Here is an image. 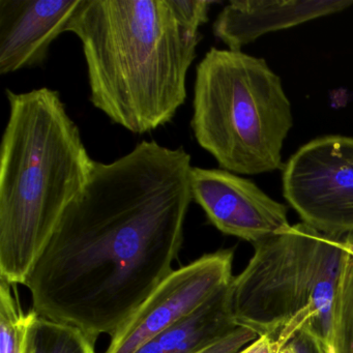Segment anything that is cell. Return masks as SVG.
<instances>
[{
	"label": "cell",
	"mask_w": 353,
	"mask_h": 353,
	"mask_svg": "<svg viewBox=\"0 0 353 353\" xmlns=\"http://www.w3.org/2000/svg\"><path fill=\"white\" fill-rule=\"evenodd\" d=\"M191 156L142 141L96 162L24 286L43 317L112 338L172 272L191 204Z\"/></svg>",
	"instance_id": "cell-1"
},
{
	"label": "cell",
	"mask_w": 353,
	"mask_h": 353,
	"mask_svg": "<svg viewBox=\"0 0 353 353\" xmlns=\"http://www.w3.org/2000/svg\"><path fill=\"white\" fill-rule=\"evenodd\" d=\"M67 32L81 43L90 102L112 123L142 135L185 104L199 34L170 0H82Z\"/></svg>",
	"instance_id": "cell-2"
},
{
	"label": "cell",
	"mask_w": 353,
	"mask_h": 353,
	"mask_svg": "<svg viewBox=\"0 0 353 353\" xmlns=\"http://www.w3.org/2000/svg\"><path fill=\"white\" fill-rule=\"evenodd\" d=\"M0 146V280L24 285L96 161L57 90H7Z\"/></svg>",
	"instance_id": "cell-3"
},
{
	"label": "cell",
	"mask_w": 353,
	"mask_h": 353,
	"mask_svg": "<svg viewBox=\"0 0 353 353\" xmlns=\"http://www.w3.org/2000/svg\"><path fill=\"white\" fill-rule=\"evenodd\" d=\"M350 237L328 236L299 223L255 243L247 268L227 289L235 325L287 343L307 330L330 350L334 296Z\"/></svg>",
	"instance_id": "cell-4"
},
{
	"label": "cell",
	"mask_w": 353,
	"mask_h": 353,
	"mask_svg": "<svg viewBox=\"0 0 353 353\" xmlns=\"http://www.w3.org/2000/svg\"><path fill=\"white\" fill-rule=\"evenodd\" d=\"M293 125L281 78L263 59L212 48L196 68L191 127L221 169L257 175L282 168Z\"/></svg>",
	"instance_id": "cell-5"
},
{
	"label": "cell",
	"mask_w": 353,
	"mask_h": 353,
	"mask_svg": "<svg viewBox=\"0 0 353 353\" xmlns=\"http://www.w3.org/2000/svg\"><path fill=\"white\" fill-rule=\"evenodd\" d=\"M283 195L322 234L353 236V138L323 136L301 146L284 167Z\"/></svg>",
	"instance_id": "cell-6"
},
{
	"label": "cell",
	"mask_w": 353,
	"mask_h": 353,
	"mask_svg": "<svg viewBox=\"0 0 353 353\" xmlns=\"http://www.w3.org/2000/svg\"><path fill=\"white\" fill-rule=\"evenodd\" d=\"M232 262V250H221L173 270L111 338L104 353H134L159 332L191 315L230 285Z\"/></svg>",
	"instance_id": "cell-7"
},
{
	"label": "cell",
	"mask_w": 353,
	"mask_h": 353,
	"mask_svg": "<svg viewBox=\"0 0 353 353\" xmlns=\"http://www.w3.org/2000/svg\"><path fill=\"white\" fill-rule=\"evenodd\" d=\"M191 193L218 230L253 245L291 226L286 205L266 195L253 181L224 169L193 167Z\"/></svg>",
	"instance_id": "cell-8"
},
{
	"label": "cell",
	"mask_w": 353,
	"mask_h": 353,
	"mask_svg": "<svg viewBox=\"0 0 353 353\" xmlns=\"http://www.w3.org/2000/svg\"><path fill=\"white\" fill-rule=\"evenodd\" d=\"M82 0H0V74L41 67Z\"/></svg>",
	"instance_id": "cell-9"
},
{
	"label": "cell",
	"mask_w": 353,
	"mask_h": 353,
	"mask_svg": "<svg viewBox=\"0 0 353 353\" xmlns=\"http://www.w3.org/2000/svg\"><path fill=\"white\" fill-rule=\"evenodd\" d=\"M352 6L353 0H232L219 14L212 32L228 49L241 51L264 34L340 13Z\"/></svg>",
	"instance_id": "cell-10"
},
{
	"label": "cell",
	"mask_w": 353,
	"mask_h": 353,
	"mask_svg": "<svg viewBox=\"0 0 353 353\" xmlns=\"http://www.w3.org/2000/svg\"><path fill=\"white\" fill-rule=\"evenodd\" d=\"M227 289L146 341L134 353H198L228 336L239 326L229 312Z\"/></svg>",
	"instance_id": "cell-11"
},
{
	"label": "cell",
	"mask_w": 353,
	"mask_h": 353,
	"mask_svg": "<svg viewBox=\"0 0 353 353\" xmlns=\"http://www.w3.org/2000/svg\"><path fill=\"white\" fill-rule=\"evenodd\" d=\"M28 353H97L96 341L75 326L37 314L30 326Z\"/></svg>",
	"instance_id": "cell-12"
},
{
	"label": "cell",
	"mask_w": 353,
	"mask_h": 353,
	"mask_svg": "<svg viewBox=\"0 0 353 353\" xmlns=\"http://www.w3.org/2000/svg\"><path fill=\"white\" fill-rule=\"evenodd\" d=\"M17 285L0 280V353H28L34 309H22Z\"/></svg>",
	"instance_id": "cell-13"
},
{
	"label": "cell",
	"mask_w": 353,
	"mask_h": 353,
	"mask_svg": "<svg viewBox=\"0 0 353 353\" xmlns=\"http://www.w3.org/2000/svg\"><path fill=\"white\" fill-rule=\"evenodd\" d=\"M330 352L353 353V255L349 251L334 296Z\"/></svg>",
	"instance_id": "cell-14"
},
{
	"label": "cell",
	"mask_w": 353,
	"mask_h": 353,
	"mask_svg": "<svg viewBox=\"0 0 353 353\" xmlns=\"http://www.w3.org/2000/svg\"><path fill=\"white\" fill-rule=\"evenodd\" d=\"M214 1L208 0H170L179 23L194 34H199V30L208 21V13Z\"/></svg>",
	"instance_id": "cell-15"
},
{
	"label": "cell",
	"mask_w": 353,
	"mask_h": 353,
	"mask_svg": "<svg viewBox=\"0 0 353 353\" xmlns=\"http://www.w3.org/2000/svg\"><path fill=\"white\" fill-rule=\"evenodd\" d=\"M257 338V334L251 330L239 326L228 336L221 339L218 342L206 347L198 353H237L243 349V346L254 342Z\"/></svg>",
	"instance_id": "cell-16"
},
{
	"label": "cell",
	"mask_w": 353,
	"mask_h": 353,
	"mask_svg": "<svg viewBox=\"0 0 353 353\" xmlns=\"http://www.w3.org/2000/svg\"><path fill=\"white\" fill-rule=\"evenodd\" d=\"M290 343L296 353H332L322 341L307 330L297 332Z\"/></svg>",
	"instance_id": "cell-17"
},
{
	"label": "cell",
	"mask_w": 353,
	"mask_h": 353,
	"mask_svg": "<svg viewBox=\"0 0 353 353\" xmlns=\"http://www.w3.org/2000/svg\"><path fill=\"white\" fill-rule=\"evenodd\" d=\"M288 343L282 339L274 338L270 336H258L255 341L245 349L237 353H279L283 347Z\"/></svg>",
	"instance_id": "cell-18"
},
{
	"label": "cell",
	"mask_w": 353,
	"mask_h": 353,
	"mask_svg": "<svg viewBox=\"0 0 353 353\" xmlns=\"http://www.w3.org/2000/svg\"><path fill=\"white\" fill-rule=\"evenodd\" d=\"M279 353H296L295 352L294 348H293L292 344L290 342L286 345V346L283 347L281 349L280 352Z\"/></svg>",
	"instance_id": "cell-19"
},
{
	"label": "cell",
	"mask_w": 353,
	"mask_h": 353,
	"mask_svg": "<svg viewBox=\"0 0 353 353\" xmlns=\"http://www.w3.org/2000/svg\"><path fill=\"white\" fill-rule=\"evenodd\" d=\"M347 249H348V251L353 255V236H351L350 239H349L348 245H347Z\"/></svg>",
	"instance_id": "cell-20"
}]
</instances>
